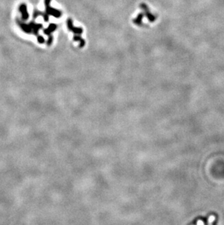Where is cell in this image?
<instances>
[{
	"mask_svg": "<svg viewBox=\"0 0 224 225\" xmlns=\"http://www.w3.org/2000/svg\"><path fill=\"white\" fill-rule=\"evenodd\" d=\"M20 10L22 13V18L23 20H27L28 18V12H27V8H26V5L24 4H22L20 6Z\"/></svg>",
	"mask_w": 224,
	"mask_h": 225,
	"instance_id": "1",
	"label": "cell"
},
{
	"mask_svg": "<svg viewBox=\"0 0 224 225\" xmlns=\"http://www.w3.org/2000/svg\"><path fill=\"white\" fill-rule=\"evenodd\" d=\"M68 26H69V29L71 30V31H74L75 33H77V34H81L82 32V28H76L74 27H73V24H72V21L71 20H68Z\"/></svg>",
	"mask_w": 224,
	"mask_h": 225,
	"instance_id": "2",
	"label": "cell"
},
{
	"mask_svg": "<svg viewBox=\"0 0 224 225\" xmlns=\"http://www.w3.org/2000/svg\"><path fill=\"white\" fill-rule=\"evenodd\" d=\"M141 7H144V8L146 9V14H147L148 18H149V19L151 20V21H153V20H155V17H154V15H152V14H151L150 12H149V11H147L148 9H146V6L144 5V4H141Z\"/></svg>",
	"mask_w": 224,
	"mask_h": 225,
	"instance_id": "3",
	"label": "cell"
},
{
	"mask_svg": "<svg viewBox=\"0 0 224 225\" xmlns=\"http://www.w3.org/2000/svg\"><path fill=\"white\" fill-rule=\"evenodd\" d=\"M56 27H57L56 25L51 24V25H50V27H49L48 28H47V30H44V33H45L46 34H47V35H48V34H49V35H50V33H51L52 31H53L54 30H55V28H56Z\"/></svg>",
	"mask_w": 224,
	"mask_h": 225,
	"instance_id": "4",
	"label": "cell"
},
{
	"mask_svg": "<svg viewBox=\"0 0 224 225\" xmlns=\"http://www.w3.org/2000/svg\"><path fill=\"white\" fill-rule=\"evenodd\" d=\"M143 15H144L143 14H140V15H138L137 19H136V20H135V23H136V24H138V25L141 24V21L143 18Z\"/></svg>",
	"mask_w": 224,
	"mask_h": 225,
	"instance_id": "5",
	"label": "cell"
},
{
	"mask_svg": "<svg viewBox=\"0 0 224 225\" xmlns=\"http://www.w3.org/2000/svg\"><path fill=\"white\" fill-rule=\"evenodd\" d=\"M38 41H39V42H40V43H42V42H44L43 37H42V36H39V38H38Z\"/></svg>",
	"mask_w": 224,
	"mask_h": 225,
	"instance_id": "6",
	"label": "cell"
}]
</instances>
